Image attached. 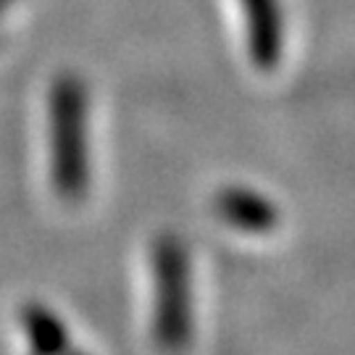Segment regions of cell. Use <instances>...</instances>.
Listing matches in <instances>:
<instances>
[{"label":"cell","mask_w":355,"mask_h":355,"mask_svg":"<svg viewBox=\"0 0 355 355\" xmlns=\"http://www.w3.org/2000/svg\"><path fill=\"white\" fill-rule=\"evenodd\" d=\"M155 337L168 347H182L192 337V277L190 261L177 240L155 248Z\"/></svg>","instance_id":"1"},{"label":"cell","mask_w":355,"mask_h":355,"mask_svg":"<svg viewBox=\"0 0 355 355\" xmlns=\"http://www.w3.org/2000/svg\"><path fill=\"white\" fill-rule=\"evenodd\" d=\"M245 26V45L258 71H274L284 55V8L282 0H237Z\"/></svg>","instance_id":"2"},{"label":"cell","mask_w":355,"mask_h":355,"mask_svg":"<svg viewBox=\"0 0 355 355\" xmlns=\"http://www.w3.org/2000/svg\"><path fill=\"white\" fill-rule=\"evenodd\" d=\"M216 211L227 224L242 232H253V234L271 232L279 218L277 205L266 195L248 190V187H227L216 198Z\"/></svg>","instance_id":"3"}]
</instances>
